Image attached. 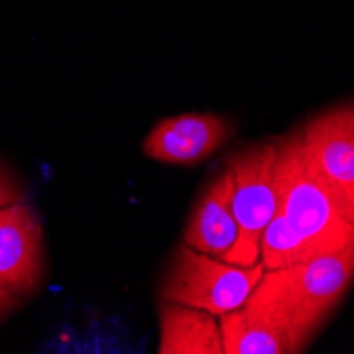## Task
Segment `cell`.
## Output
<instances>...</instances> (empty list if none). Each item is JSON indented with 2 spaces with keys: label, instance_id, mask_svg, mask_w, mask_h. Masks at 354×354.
<instances>
[{
  "label": "cell",
  "instance_id": "cell-1",
  "mask_svg": "<svg viewBox=\"0 0 354 354\" xmlns=\"http://www.w3.org/2000/svg\"><path fill=\"white\" fill-rule=\"evenodd\" d=\"M354 280V242L337 252L266 270L244 308L312 342Z\"/></svg>",
  "mask_w": 354,
  "mask_h": 354
},
{
  "label": "cell",
  "instance_id": "cell-2",
  "mask_svg": "<svg viewBox=\"0 0 354 354\" xmlns=\"http://www.w3.org/2000/svg\"><path fill=\"white\" fill-rule=\"evenodd\" d=\"M276 185L278 210L316 254L337 252L354 242V221L310 168L299 132L278 140Z\"/></svg>",
  "mask_w": 354,
  "mask_h": 354
},
{
  "label": "cell",
  "instance_id": "cell-3",
  "mask_svg": "<svg viewBox=\"0 0 354 354\" xmlns=\"http://www.w3.org/2000/svg\"><path fill=\"white\" fill-rule=\"evenodd\" d=\"M263 272L261 263L236 266L183 242L172 254L162 299L223 316L246 304Z\"/></svg>",
  "mask_w": 354,
  "mask_h": 354
},
{
  "label": "cell",
  "instance_id": "cell-4",
  "mask_svg": "<svg viewBox=\"0 0 354 354\" xmlns=\"http://www.w3.org/2000/svg\"><path fill=\"white\" fill-rule=\"evenodd\" d=\"M276 159L278 140L248 145L227 157V170L234 178L232 208L238 221V240L225 261L236 266L259 263L263 230L278 210Z\"/></svg>",
  "mask_w": 354,
  "mask_h": 354
},
{
  "label": "cell",
  "instance_id": "cell-5",
  "mask_svg": "<svg viewBox=\"0 0 354 354\" xmlns=\"http://www.w3.org/2000/svg\"><path fill=\"white\" fill-rule=\"evenodd\" d=\"M299 138L310 168L354 221V100L312 117Z\"/></svg>",
  "mask_w": 354,
  "mask_h": 354
},
{
  "label": "cell",
  "instance_id": "cell-6",
  "mask_svg": "<svg viewBox=\"0 0 354 354\" xmlns=\"http://www.w3.org/2000/svg\"><path fill=\"white\" fill-rule=\"evenodd\" d=\"M232 123L214 113H183L159 121L142 142L155 162L193 166L216 153L232 136Z\"/></svg>",
  "mask_w": 354,
  "mask_h": 354
},
{
  "label": "cell",
  "instance_id": "cell-7",
  "mask_svg": "<svg viewBox=\"0 0 354 354\" xmlns=\"http://www.w3.org/2000/svg\"><path fill=\"white\" fill-rule=\"evenodd\" d=\"M43 232L30 206L0 208V284L15 295L30 293L43 276Z\"/></svg>",
  "mask_w": 354,
  "mask_h": 354
},
{
  "label": "cell",
  "instance_id": "cell-8",
  "mask_svg": "<svg viewBox=\"0 0 354 354\" xmlns=\"http://www.w3.org/2000/svg\"><path fill=\"white\" fill-rule=\"evenodd\" d=\"M234 178L232 172L221 170L200 193L191 210L183 242L200 252L225 259L238 240V221L232 208Z\"/></svg>",
  "mask_w": 354,
  "mask_h": 354
},
{
  "label": "cell",
  "instance_id": "cell-9",
  "mask_svg": "<svg viewBox=\"0 0 354 354\" xmlns=\"http://www.w3.org/2000/svg\"><path fill=\"white\" fill-rule=\"evenodd\" d=\"M159 354H223L218 316L164 301L159 308Z\"/></svg>",
  "mask_w": 354,
  "mask_h": 354
},
{
  "label": "cell",
  "instance_id": "cell-10",
  "mask_svg": "<svg viewBox=\"0 0 354 354\" xmlns=\"http://www.w3.org/2000/svg\"><path fill=\"white\" fill-rule=\"evenodd\" d=\"M223 354H299L310 342L270 320L252 314L244 306L218 316Z\"/></svg>",
  "mask_w": 354,
  "mask_h": 354
},
{
  "label": "cell",
  "instance_id": "cell-11",
  "mask_svg": "<svg viewBox=\"0 0 354 354\" xmlns=\"http://www.w3.org/2000/svg\"><path fill=\"white\" fill-rule=\"evenodd\" d=\"M314 257L318 254L304 240V236L288 225L280 210H276L259 242V263L263 266V270H280L314 259Z\"/></svg>",
  "mask_w": 354,
  "mask_h": 354
},
{
  "label": "cell",
  "instance_id": "cell-12",
  "mask_svg": "<svg viewBox=\"0 0 354 354\" xmlns=\"http://www.w3.org/2000/svg\"><path fill=\"white\" fill-rule=\"evenodd\" d=\"M21 200V191L17 187V180L0 166V208H7L11 204H17Z\"/></svg>",
  "mask_w": 354,
  "mask_h": 354
},
{
  "label": "cell",
  "instance_id": "cell-13",
  "mask_svg": "<svg viewBox=\"0 0 354 354\" xmlns=\"http://www.w3.org/2000/svg\"><path fill=\"white\" fill-rule=\"evenodd\" d=\"M15 299H17V295L13 291H9L7 286L0 284V316H3L5 312H9L15 306Z\"/></svg>",
  "mask_w": 354,
  "mask_h": 354
}]
</instances>
